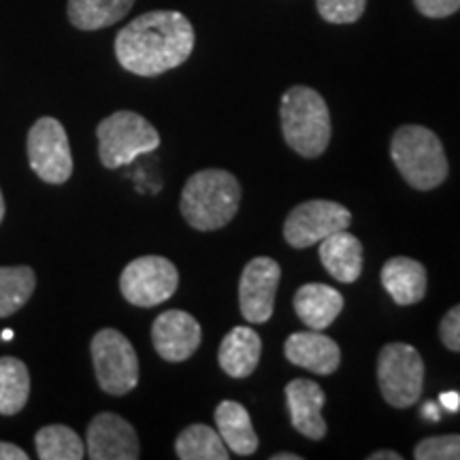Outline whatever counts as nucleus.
I'll return each mask as SVG.
<instances>
[{
    "mask_svg": "<svg viewBox=\"0 0 460 460\" xmlns=\"http://www.w3.org/2000/svg\"><path fill=\"white\" fill-rule=\"evenodd\" d=\"M194 51V28L180 11H149L115 37V58L124 71L158 77L181 66Z\"/></svg>",
    "mask_w": 460,
    "mask_h": 460,
    "instance_id": "nucleus-1",
    "label": "nucleus"
},
{
    "mask_svg": "<svg viewBox=\"0 0 460 460\" xmlns=\"http://www.w3.org/2000/svg\"><path fill=\"white\" fill-rule=\"evenodd\" d=\"M241 205V186L233 172L224 169H205L194 172L181 190V216L200 233L224 228L237 216Z\"/></svg>",
    "mask_w": 460,
    "mask_h": 460,
    "instance_id": "nucleus-2",
    "label": "nucleus"
},
{
    "mask_svg": "<svg viewBox=\"0 0 460 460\" xmlns=\"http://www.w3.org/2000/svg\"><path fill=\"white\" fill-rule=\"evenodd\" d=\"M281 132L290 149L303 158H318L331 143V111L320 92L295 85L281 96Z\"/></svg>",
    "mask_w": 460,
    "mask_h": 460,
    "instance_id": "nucleus-3",
    "label": "nucleus"
},
{
    "mask_svg": "<svg viewBox=\"0 0 460 460\" xmlns=\"http://www.w3.org/2000/svg\"><path fill=\"white\" fill-rule=\"evenodd\" d=\"M390 156L402 180L413 190L429 192L441 186L447 180L450 164H447L446 149L439 137L430 128L418 124H407L396 128L390 146Z\"/></svg>",
    "mask_w": 460,
    "mask_h": 460,
    "instance_id": "nucleus-4",
    "label": "nucleus"
},
{
    "mask_svg": "<svg viewBox=\"0 0 460 460\" xmlns=\"http://www.w3.org/2000/svg\"><path fill=\"white\" fill-rule=\"evenodd\" d=\"M99 158L105 169H119L143 154L156 152L160 135L146 118L135 111H115L96 128Z\"/></svg>",
    "mask_w": 460,
    "mask_h": 460,
    "instance_id": "nucleus-5",
    "label": "nucleus"
},
{
    "mask_svg": "<svg viewBox=\"0 0 460 460\" xmlns=\"http://www.w3.org/2000/svg\"><path fill=\"white\" fill-rule=\"evenodd\" d=\"M94 373L102 393L124 396L139 384V358L135 348L115 329H102L90 343Z\"/></svg>",
    "mask_w": 460,
    "mask_h": 460,
    "instance_id": "nucleus-6",
    "label": "nucleus"
},
{
    "mask_svg": "<svg viewBox=\"0 0 460 460\" xmlns=\"http://www.w3.org/2000/svg\"><path fill=\"white\" fill-rule=\"evenodd\" d=\"M377 382L388 405L396 410L411 407L424 386L422 356L407 343L384 345L377 358Z\"/></svg>",
    "mask_w": 460,
    "mask_h": 460,
    "instance_id": "nucleus-7",
    "label": "nucleus"
},
{
    "mask_svg": "<svg viewBox=\"0 0 460 460\" xmlns=\"http://www.w3.org/2000/svg\"><path fill=\"white\" fill-rule=\"evenodd\" d=\"M28 163L45 183H65L73 175V154L65 126L56 118H39L28 130Z\"/></svg>",
    "mask_w": 460,
    "mask_h": 460,
    "instance_id": "nucleus-8",
    "label": "nucleus"
},
{
    "mask_svg": "<svg viewBox=\"0 0 460 460\" xmlns=\"http://www.w3.org/2000/svg\"><path fill=\"white\" fill-rule=\"evenodd\" d=\"M180 288L177 267L164 256H141L126 264L119 275V292L137 307H156Z\"/></svg>",
    "mask_w": 460,
    "mask_h": 460,
    "instance_id": "nucleus-9",
    "label": "nucleus"
},
{
    "mask_svg": "<svg viewBox=\"0 0 460 460\" xmlns=\"http://www.w3.org/2000/svg\"><path fill=\"white\" fill-rule=\"evenodd\" d=\"M352 224V214L335 200L315 199L296 205L286 217L284 239L288 245L305 250V247L318 245L322 239L337 230L348 228Z\"/></svg>",
    "mask_w": 460,
    "mask_h": 460,
    "instance_id": "nucleus-10",
    "label": "nucleus"
},
{
    "mask_svg": "<svg viewBox=\"0 0 460 460\" xmlns=\"http://www.w3.org/2000/svg\"><path fill=\"white\" fill-rule=\"evenodd\" d=\"M279 278L281 269L273 258L258 256L245 264L239 279V307L247 322L264 324L271 318Z\"/></svg>",
    "mask_w": 460,
    "mask_h": 460,
    "instance_id": "nucleus-11",
    "label": "nucleus"
},
{
    "mask_svg": "<svg viewBox=\"0 0 460 460\" xmlns=\"http://www.w3.org/2000/svg\"><path fill=\"white\" fill-rule=\"evenodd\" d=\"M85 456L92 460H137L141 447L135 427L118 413H99L88 424Z\"/></svg>",
    "mask_w": 460,
    "mask_h": 460,
    "instance_id": "nucleus-12",
    "label": "nucleus"
},
{
    "mask_svg": "<svg viewBox=\"0 0 460 460\" xmlns=\"http://www.w3.org/2000/svg\"><path fill=\"white\" fill-rule=\"evenodd\" d=\"M203 331L194 315L181 309L160 314L152 324V341L160 358L166 362H183L199 349Z\"/></svg>",
    "mask_w": 460,
    "mask_h": 460,
    "instance_id": "nucleus-13",
    "label": "nucleus"
},
{
    "mask_svg": "<svg viewBox=\"0 0 460 460\" xmlns=\"http://www.w3.org/2000/svg\"><path fill=\"white\" fill-rule=\"evenodd\" d=\"M284 354L292 365L312 371L315 376H332L341 362V349H339L335 339L312 329L305 332H292L286 339Z\"/></svg>",
    "mask_w": 460,
    "mask_h": 460,
    "instance_id": "nucleus-14",
    "label": "nucleus"
},
{
    "mask_svg": "<svg viewBox=\"0 0 460 460\" xmlns=\"http://www.w3.org/2000/svg\"><path fill=\"white\" fill-rule=\"evenodd\" d=\"M286 402L290 411V422L307 439L320 441L326 435V422L322 418V407L326 402L324 390L312 379H292L286 386Z\"/></svg>",
    "mask_w": 460,
    "mask_h": 460,
    "instance_id": "nucleus-15",
    "label": "nucleus"
},
{
    "mask_svg": "<svg viewBox=\"0 0 460 460\" xmlns=\"http://www.w3.org/2000/svg\"><path fill=\"white\" fill-rule=\"evenodd\" d=\"M262 356L261 335L247 326H234L226 337L222 339L217 349L222 371L233 379H245L256 371Z\"/></svg>",
    "mask_w": 460,
    "mask_h": 460,
    "instance_id": "nucleus-16",
    "label": "nucleus"
},
{
    "mask_svg": "<svg viewBox=\"0 0 460 460\" xmlns=\"http://www.w3.org/2000/svg\"><path fill=\"white\" fill-rule=\"evenodd\" d=\"M343 309V295L326 284H305L295 295V312L307 329L326 331Z\"/></svg>",
    "mask_w": 460,
    "mask_h": 460,
    "instance_id": "nucleus-17",
    "label": "nucleus"
},
{
    "mask_svg": "<svg viewBox=\"0 0 460 460\" xmlns=\"http://www.w3.org/2000/svg\"><path fill=\"white\" fill-rule=\"evenodd\" d=\"M320 261L337 281L354 284L362 273V243L348 228L320 241Z\"/></svg>",
    "mask_w": 460,
    "mask_h": 460,
    "instance_id": "nucleus-18",
    "label": "nucleus"
},
{
    "mask_svg": "<svg viewBox=\"0 0 460 460\" xmlns=\"http://www.w3.org/2000/svg\"><path fill=\"white\" fill-rule=\"evenodd\" d=\"M382 286L396 305H416L427 295V269L413 258H390L382 269Z\"/></svg>",
    "mask_w": 460,
    "mask_h": 460,
    "instance_id": "nucleus-19",
    "label": "nucleus"
},
{
    "mask_svg": "<svg viewBox=\"0 0 460 460\" xmlns=\"http://www.w3.org/2000/svg\"><path fill=\"white\" fill-rule=\"evenodd\" d=\"M216 427L230 452L252 456L258 450V435L252 427L250 413L237 401H222L216 407Z\"/></svg>",
    "mask_w": 460,
    "mask_h": 460,
    "instance_id": "nucleus-20",
    "label": "nucleus"
},
{
    "mask_svg": "<svg viewBox=\"0 0 460 460\" xmlns=\"http://www.w3.org/2000/svg\"><path fill=\"white\" fill-rule=\"evenodd\" d=\"M135 0H68V22L79 31H101L128 15Z\"/></svg>",
    "mask_w": 460,
    "mask_h": 460,
    "instance_id": "nucleus-21",
    "label": "nucleus"
},
{
    "mask_svg": "<svg viewBox=\"0 0 460 460\" xmlns=\"http://www.w3.org/2000/svg\"><path fill=\"white\" fill-rule=\"evenodd\" d=\"M31 396V373L20 358H0V416H15Z\"/></svg>",
    "mask_w": 460,
    "mask_h": 460,
    "instance_id": "nucleus-22",
    "label": "nucleus"
},
{
    "mask_svg": "<svg viewBox=\"0 0 460 460\" xmlns=\"http://www.w3.org/2000/svg\"><path fill=\"white\" fill-rule=\"evenodd\" d=\"M175 454L181 460H228L226 444L207 424H190L177 435Z\"/></svg>",
    "mask_w": 460,
    "mask_h": 460,
    "instance_id": "nucleus-23",
    "label": "nucleus"
},
{
    "mask_svg": "<svg viewBox=\"0 0 460 460\" xmlns=\"http://www.w3.org/2000/svg\"><path fill=\"white\" fill-rule=\"evenodd\" d=\"M34 447L41 460H82L85 444L82 437L65 424H49L34 435Z\"/></svg>",
    "mask_w": 460,
    "mask_h": 460,
    "instance_id": "nucleus-24",
    "label": "nucleus"
},
{
    "mask_svg": "<svg viewBox=\"0 0 460 460\" xmlns=\"http://www.w3.org/2000/svg\"><path fill=\"white\" fill-rule=\"evenodd\" d=\"M37 288V275L31 267H0V318L20 312Z\"/></svg>",
    "mask_w": 460,
    "mask_h": 460,
    "instance_id": "nucleus-25",
    "label": "nucleus"
},
{
    "mask_svg": "<svg viewBox=\"0 0 460 460\" xmlns=\"http://www.w3.org/2000/svg\"><path fill=\"white\" fill-rule=\"evenodd\" d=\"M315 7L329 24H354L367 9V0H315Z\"/></svg>",
    "mask_w": 460,
    "mask_h": 460,
    "instance_id": "nucleus-26",
    "label": "nucleus"
},
{
    "mask_svg": "<svg viewBox=\"0 0 460 460\" xmlns=\"http://www.w3.org/2000/svg\"><path fill=\"white\" fill-rule=\"evenodd\" d=\"M416 460H460V435H439L422 439L413 447Z\"/></svg>",
    "mask_w": 460,
    "mask_h": 460,
    "instance_id": "nucleus-27",
    "label": "nucleus"
},
{
    "mask_svg": "<svg viewBox=\"0 0 460 460\" xmlns=\"http://www.w3.org/2000/svg\"><path fill=\"white\" fill-rule=\"evenodd\" d=\"M441 343L452 352H460V305L452 307L439 324Z\"/></svg>",
    "mask_w": 460,
    "mask_h": 460,
    "instance_id": "nucleus-28",
    "label": "nucleus"
},
{
    "mask_svg": "<svg viewBox=\"0 0 460 460\" xmlns=\"http://www.w3.org/2000/svg\"><path fill=\"white\" fill-rule=\"evenodd\" d=\"M416 9L430 20H444L460 11V0H413Z\"/></svg>",
    "mask_w": 460,
    "mask_h": 460,
    "instance_id": "nucleus-29",
    "label": "nucleus"
},
{
    "mask_svg": "<svg viewBox=\"0 0 460 460\" xmlns=\"http://www.w3.org/2000/svg\"><path fill=\"white\" fill-rule=\"evenodd\" d=\"M0 460H28V454L9 441H0Z\"/></svg>",
    "mask_w": 460,
    "mask_h": 460,
    "instance_id": "nucleus-30",
    "label": "nucleus"
},
{
    "mask_svg": "<svg viewBox=\"0 0 460 460\" xmlns=\"http://www.w3.org/2000/svg\"><path fill=\"white\" fill-rule=\"evenodd\" d=\"M441 407L447 411H458L460 410V394L458 393H444L439 396Z\"/></svg>",
    "mask_w": 460,
    "mask_h": 460,
    "instance_id": "nucleus-31",
    "label": "nucleus"
},
{
    "mask_svg": "<svg viewBox=\"0 0 460 460\" xmlns=\"http://www.w3.org/2000/svg\"><path fill=\"white\" fill-rule=\"evenodd\" d=\"M401 458H402L401 454L394 450H379V452L369 454V460H401Z\"/></svg>",
    "mask_w": 460,
    "mask_h": 460,
    "instance_id": "nucleus-32",
    "label": "nucleus"
},
{
    "mask_svg": "<svg viewBox=\"0 0 460 460\" xmlns=\"http://www.w3.org/2000/svg\"><path fill=\"white\" fill-rule=\"evenodd\" d=\"M422 416L427 418V420H433V422H437V420L441 418V411H439V407H437L435 402L430 401V402H427V405L422 407Z\"/></svg>",
    "mask_w": 460,
    "mask_h": 460,
    "instance_id": "nucleus-33",
    "label": "nucleus"
},
{
    "mask_svg": "<svg viewBox=\"0 0 460 460\" xmlns=\"http://www.w3.org/2000/svg\"><path fill=\"white\" fill-rule=\"evenodd\" d=\"M271 460H301V456L298 454H275Z\"/></svg>",
    "mask_w": 460,
    "mask_h": 460,
    "instance_id": "nucleus-34",
    "label": "nucleus"
},
{
    "mask_svg": "<svg viewBox=\"0 0 460 460\" xmlns=\"http://www.w3.org/2000/svg\"><path fill=\"white\" fill-rule=\"evenodd\" d=\"M4 220V199H3V192H0V222Z\"/></svg>",
    "mask_w": 460,
    "mask_h": 460,
    "instance_id": "nucleus-35",
    "label": "nucleus"
},
{
    "mask_svg": "<svg viewBox=\"0 0 460 460\" xmlns=\"http://www.w3.org/2000/svg\"><path fill=\"white\" fill-rule=\"evenodd\" d=\"M11 339H13V331H11V329L3 331V341H11Z\"/></svg>",
    "mask_w": 460,
    "mask_h": 460,
    "instance_id": "nucleus-36",
    "label": "nucleus"
}]
</instances>
